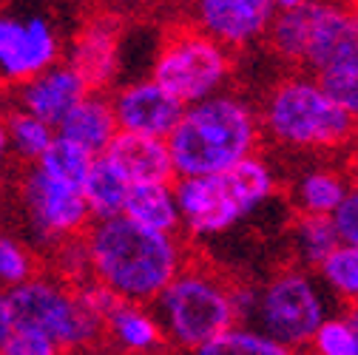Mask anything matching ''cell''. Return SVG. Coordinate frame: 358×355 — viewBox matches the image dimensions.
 Segmentation results:
<instances>
[{
    "instance_id": "35",
    "label": "cell",
    "mask_w": 358,
    "mask_h": 355,
    "mask_svg": "<svg viewBox=\"0 0 358 355\" xmlns=\"http://www.w3.org/2000/svg\"><path fill=\"white\" fill-rule=\"evenodd\" d=\"M12 157V148H9V128H6V114H0V180H3V171H6V162Z\"/></svg>"
},
{
    "instance_id": "16",
    "label": "cell",
    "mask_w": 358,
    "mask_h": 355,
    "mask_svg": "<svg viewBox=\"0 0 358 355\" xmlns=\"http://www.w3.org/2000/svg\"><path fill=\"white\" fill-rule=\"evenodd\" d=\"M106 157L137 182H173L176 165L171 157V145L165 137L151 134H134V131H120L114 143L106 148Z\"/></svg>"
},
{
    "instance_id": "13",
    "label": "cell",
    "mask_w": 358,
    "mask_h": 355,
    "mask_svg": "<svg viewBox=\"0 0 358 355\" xmlns=\"http://www.w3.org/2000/svg\"><path fill=\"white\" fill-rule=\"evenodd\" d=\"M111 100L120 131H134V134H151L165 140L185 111V103H179L154 77L120 85L111 94Z\"/></svg>"
},
{
    "instance_id": "9",
    "label": "cell",
    "mask_w": 358,
    "mask_h": 355,
    "mask_svg": "<svg viewBox=\"0 0 358 355\" xmlns=\"http://www.w3.org/2000/svg\"><path fill=\"white\" fill-rule=\"evenodd\" d=\"M20 202L31 233L49 247L83 236L94 222L83 188L55 180L34 162L20 180Z\"/></svg>"
},
{
    "instance_id": "37",
    "label": "cell",
    "mask_w": 358,
    "mask_h": 355,
    "mask_svg": "<svg viewBox=\"0 0 358 355\" xmlns=\"http://www.w3.org/2000/svg\"><path fill=\"white\" fill-rule=\"evenodd\" d=\"M97 3H103L106 9H122V6L134 3V0H97Z\"/></svg>"
},
{
    "instance_id": "25",
    "label": "cell",
    "mask_w": 358,
    "mask_h": 355,
    "mask_svg": "<svg viewBox=\"0 0 358 355\" xmlns=\"http://www.w3.org/2000/svg\"><path fill=\"white\" fill-rule=\"evenodd\" d=\"M94 162H97V154H92L88 148H83V145H77V143H71V140L57 134V140L49 145V151L43 154L34 165L43 168L46 173H52L55 180H60V182L83 188V182L88 180Z\"/></svg>"
},
{
    "instance_id": "18",
    "label": "cell",
    "mask_w": 358,
    "mask_h": 355,
    "mask_svg": "<svg viewBox=\"0 0 358 355\" xmlns=\"http://www.w3.org/2000/svg\"><path fill=\"white\" fill-rule=\"evenodd\" d=\"M57 134L88 148L92 154H106V148L120 134V122L114 111V100L103 92H88L57 125Z\"/></svg>"
},
{
    "instance_id": "27",
    "label": "cell",
    "mask_w": 358,
    "mask_h": 355,
    "mask_svg": "<svg viewBox=\"0 0 358 355\" xmlns=\"http://www.w3.org/2000/svg\"><path fill=\"white\" fill-rule=\"evenodd\" d=\"M333 298L344 304H358V245H338L316 270Z\"/></svg>"
},
{
    "instance_id": "30",
    "label": "cell",
    "mask_w": 358,
    "mask_h": 355,
    "mask_svg": "<svg viewBox=\"0 0 358 355\" xmlns=\"http://www.w3.org/2000/svg\"><path fill=\"white\" fill-rule=\"evenodd\" d=\"M55 273L71 284H80L85 279H92V256H88V245H85V233L66 239L60 245H55Z\"/></svg>"
},
{
    "instance_id": "26",
    "label": "cell",
    "mask_w": 358,
    "mask_h": 355,
    "mask_svg": "<svg viewBox=\"0 0 358 355\" xmlns=\"http://www.w3.org/2000/svg\"><path fill=\"white\" fill-rule=\"evenodd\" d=\"M199 352L202 355H285L287 349L273 335H267L262 327H256L250 321L248 324L236 321L219 338L205 344Z\"/></svg>"
},
{
    "instance_id": "7",
    "label": "cell",
    "mask_w": 358,
    "mask_h": 355,
    "mask_svg": "<svg viewBox=\"0 0 358 355\" xmlns=\"http://www.w3.org/2000/svg\"><path fill=\"white\" fill-rule=\"evenodd\" d=\"M151 77L179 103H199L225 92L234 77V49L196 23L171 29L151 63Z\"/></svg>"
},
{
    "instance_id": "20",
    "label": "cell",
    "mask_w": 358,
    "mask_h": 355,
    "mask_svg": "<svg viewBox=\"0 0 358 355\" xmlns=\"http://www.w3.org/2000/svg\"><path fill=\"white\" fill-rule=\"evenodd\" d=\"M128 219L162 233H182V213L176 199V180L173 182H137L131 185L125 210Z\"/></svg>"
},
{
    "instance_id": "14",
    "label": "cell",
    "mask_w": 358,
    "mask_h": 355,
    "mask_svg": "<svg viewBox=\"0 0 358 355\" xmlns=\"http://www.w3.org/2000/svg\"><path fill=\"white\" fill-rule=\"evenodd\" d=\"M120 46H122V20L108 9L88 17L80 26L71 43L69 60L80 68V74L88 80L94 92H106L120 71Z\"/></svg>"
},
{
    "instance_id": "36",
    "label": "cell",
    "mask_w": 358,
    "mask_h": 355,
    "mask_svg": "<svg viewBox=\"0 0 358 355\" xmlns=\"http://www.w3.org/2000/svg\"><path fill=\"white\" fill-rule=\"evenodd\" d=\"M276 3V12H290V9H299L304 3H310V0H273Z\"/></svg>"
},
{
    "instance_id": "21",
    "label": "cell",
    "mask_w": 358,
    "mask_h": 355,
    "mask_svg": "<svg viewBox=\"0 0 358 355\" xmlns=\"http://www.w3.org/2000/svg\"><path fill=\"white\" fill-rule=\"evenodd\" d=\"M131 180L128 176L106 157L100 154L88 180L83 182V194H85V202L92 208V216L94 219H108V216H120L125 210V202H128V194H131Z\"/></svg>"
},
{
    "instance_id": "4",
    "label": "cell",
    "mask_w": 358,
    "mask_h": 355,
    "mask_svg": "<svg viewBox=\"0 0 358 355\" xmlns=\"http://www.w3.org/2000/svg\"><path fill=\"white\" fill-rule=\"evenodd\" d=\"M279 191L271 162L259 154L222 173L176 176V199L182 231L191 239H216L264 208Z\"/></svg>"
},
{
    "instance_id": "28",
    "label": "cell",
    "mask_w": 358,
    "mask_h": 355,
    "mask_svg": "<svg viewBox=\"0 0 358 355\" xmlns=\"http://www.w3.org/2000/svg\"><path fill=\"white\" fill-rule=\"evenodd\" d=\"M37 273H40V261L34 250L9 233H0V287L12 290Z\"/></svg>"
},
{
    "instance_id": "34",
    "label": "cell",
    "mask_w": 358,
    "mask_h": 355,
    "mask_svg": "<svg viewBox=\"0 0 358 355\" xmlns=\"http://www.w3.org/2000/svg\"><path fill=\"white\" fill-rule=\"evenodd\" d=\"M15 330V316H12V301H9V290L0 287V352H3L9 335Z\"/></svg>"
},
{
    "instance_id": "12",
    "label": "cell",
    "mask_w": 358,
    "mask_h": 355,
    "mask_svg": "<svg viewBox=\"0 0 358 355\" xmlns=\"http://www.w3.org/2000/svg\"><path fill=\"white\" fill-rule=\"evenodd\" d=\"M194 23L234 52L264 40L276 17L273 0H191Z\"/></svg>"
},
{
    "instance_id": "31",
    "label": "cell",
    "mask_w": 358,
    "mask_h": 355,
    "mask_svg": "<svg viewBox=\"0 0 358 355\" xmlns=\"http://www.w3.org/2000/svg\"><path fill=\"white\" fill-rule=\"evenodd\" d=\"M324 88L336 97V103L358 122V66H344V68H333L324 74H316Z\"/></svg>"
},
{
    "instance_id": "17",
    "label": "cell",
    "mask_w": 358,
    "mask_h": 355,
    "mask_svg": "<svg viewBox=\"0 0 358 355\" xmlns=\"http://www.w3.org/2000/svg\"><path fill=\"white\" fill-rule=\"evenodd\" d=\"M103 333L111 349L120 352H157L168 347V335L154 304L120 298L103 319Z\"/></svg>"
},
{
    "instance_id": "5",
    "label": "cell",
    "mask_w": 358,
    "mask_h": 355,
    "mask_svg": "<svg viewBox=\"0 0 358 355\" xmlns=\"http://www.w3.org/2000/svg\"><path fill=\"white\" fill-rule=\"evenodd\" d=\"M154 310L168 335V347L199 352L239 321L234 282L208 264L188 261L176 279L157 296Z\"/></svg>"
},
{
    "instance_id": "3",
    "label": "cell",
    "mask_w": 358,
    "mask_h": 355,
    "mask_svg": "<svg viewBox=\"0 0 358 355\" xmlns=\"http://www.w3.org/2000/svg\"><path fill=\"white\" fill-rule=\"evenodd\" d=\"M259 114L264 137L287 151H341L358 137V122L313 71L282 77Z\"/></svg>"
},
{
    "instance_id": "24",
    "label": "cell",
    "mask_w": 358,
    "mask_h": 355,
    "mask_svg": "<svg viewBox=\"0 0 358 355\" xmlns=\"http://www.w3.org/2000/svg\"><path fill=\"white\" fill-rule=\"evenodd\" d=\"M310 12H313V0L299 9H290V12H276L271 29L264 34L267 49L287 66L304 63L307 37H310Z\"/></svg>"
},
{
    "instance_id": "1",
    "label": "cell",
    "mask_w": 358,
    "mask_h": 355,
    "mask_svg": "<svg viewBox=\"0 0 358 355\" xmlns=\"http://www.w3.org/2000/svg\"><path fill=\"white\" fill-rule=\"evenodd\" d=\"M92 273L120 298L154 304L188 264L182 233L151 231L125 213L94 219L85 231Z\"/></svg>"
},
{
    "instance_id": "22",
    "label": "cell",
    "mask_w": 358,
    "mask_h": 355,
    "mask_svg": "<svg viewBox=\"0 0 358 355\" xmlns=\"http://www.w3.org/2000/svg\"><path fill=\"white\" fill-rule=\"evenodd\" d=\"M341 245L338 231L333 225V216H319V213H299L290 231V250L293 259L301 268L319 270L322 261Z\"/></svg>"
},
{
    "instance_id": "2",
    "label": "cell",
    "mask_w": 358,
    "mask_h": 355,
    "mask_svg": "<svg viewBox=\"0 0 358 355\" xmlns=\"http://www.w3.org/2000/svg\"><path fill=\"white\" fill-rule=\"evenodd\" d=\"M262 114L239 94L219 92L185 106L168 134L176 176L222 173L253 157L262 145Z\"/></svg>"
},
{
    "instance_id": "32",
    "label": "cell",
    "mask_w": 358,
    "mask_h": 355,
    "mask_svg": "<svg viewBox=\"0 0 358 355\" xmlns=\"http://www.w3.org/2000/svg\"><path fill=\"white\" fill-rule=\"evenodd\" d=\"M333 225L344 245H358V185H352L344 202L336 208Z\"/></svg>"
},
{
    "instance_id": "11",
    "label": "cell",
    "mask_w": 358,
    "mask_h": 355,
    "mask_svg": "<svg viewBox=\"0 0 358 355\" xmlns=\"http://www.w3.org/2000/svg\"><path fill=\"white\" fill-rule=\"evenodd\" d=\"M301 66L313 74L358 66V6L352 9L336 0H313L310 37Z\"/></svg>"
},
{
    "instance_id": "29",
    "label": "cell",
    "mask_w": 358,
    "mask_h": 355,
    "mask_svg": "<svg viewBox=\"0 0 358 355\" xmlns=\"http://www.w3.org/2000/svg\"><path fill=\"white\" fill-rule=\"evenodd\" d=\"M307 349L316 352V355H358V335H355L347 313L327 316L319 324V330L313 335Z\"/></svg>"
},
{
    "instance_id": "10",
    "label": "cell",
    "mask_w": 358,
    "mask_h": 355,
    "mask_svg": "<svg viewBox=\"0 0 358 355\" xmlns=\"http://www.w3.org/2000/svg\"><path fill=\"white\" fill-rule=\"evenodd\" d=\"M60 63V37L43 15L0 12V80L20 85Z\"/></svg>"
},
{
    "instance_id": "39",
    "label": "cell",
    "mask_w": 358,
    "mask_h": 355,
    "mask_svg": "<svg viewBox=\"0 0 358 355\" xmlns=\"http://www.w3.org/2000/svg\"><path fill=\"white\" fill-rule=\"evenodd\" d=\"M350 173H352V185H358V162L352 165V171H350Z\"/></svg>"
},
{
    "instance_id": "15",
    "label": "cell",
    "mask_w": 358,
    "mask_h": 355,
    "mask_svg": "<svg viewBox=\"0 0 358 355\" xmlns=\"http://www.w3.org/2000/svg\"><path fill=\"white\" fill-rule=\"evenodd\" d=\"M92 92L88 80L80 74V68L69 63H55L46 71L29 77L26 82L15 85V106L43 117L52 125H60V119Z\"/></svg>"
},
{
    "instance_id": "38",
    "label": "cell",
    "mask_w": 358,
    "mask_h": 355,
    "mask_svg": "<svg viewBox=\"0 0 358 355\" xmlns=\"http://www.w3.org/2000/svg\"><path fill=\"white\" fill-rule=\"evenodd\" d=\"M347 319L352 321V330H355V335H358V304H352V307L347 310Z\"/></svg>"
},
{
    "instance_id": "23",
    "label": "cell",
    "mask_w": 358,
    "mask_h": 355,
    "mask_svg": "<svg viewBox=\"0 0 358 355\" xmlns=\"http://www.w3.org/2000/svg\"><path fill=\"white\" fill-rule=\"evenodd\" d=\"M6 128H9V148L12 157L31 165L43 154L49 151V145L57 140V125L46 122L43 117L15 106L6 111Z\"/></svg>"
},
{
    "instance_id": "19",
    "label": "cell",
    "mask_w": 358,
    "mask_h": 355,
    "mask_svg": "<svg viewBox=\"0 0 358 355\" xmlns=\"http://www.w3.org/2000/svg\"><path fill=\"white\" fill-rule=\"evenodd\" d=\"M350 188H352V173H344L333 165H310L293 180L290 202L299 213L333 216L336 208L350 194Z\"/></svg>"
},
{
    "instance_id": "33",
    "label": "cell",
    "mask_w": 358,
    "mask_h": 355,
    "mask_svg": "<svg viewBox=\"0 0 358 355\" xmlns=\"http://www.w3.org/2000/svg\"><path fill=\"white\" fill-rule=\"evenodd\" d=\"M55 352H60V349L49 338H43L31 330H17L15 327L0 355H55Z\"/></svg>"
},
{
    "instance_id": "8",
    "label": "cell",
    "mask_w": 358,
    "mask_h": 355,
    "mask_svg": "<svg viewBox=\"0 0 358 355\" xmlns=\"http://www.w3.org/2000/svg\"><path fill=\"white\" fill-rule=\"evenodd\" d=\"M327 296L330 290L316 270L293 264L259 287L250 324L273 335L287 352L307 349L319 324L330 316Z\"/></svg>"
},
{
    "instance_id": "6",
    "label": "cell",
    "mask_w": 358,
    "mask_h": 355,
    "mask_svg": "<svg viewBox=\"0 0 358 355\" xmlns=\"http://www.w3.org/2000/svg\"><path fill=\"white\" fill-rule=\"evenodd\" d=\"M17 330H31L49 338L60 352L92 349L106 341L103 319L92 313L77 287L57 273H37L9 290Z\"/></svg>"
}]
</instances>
